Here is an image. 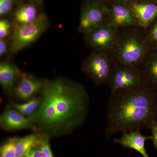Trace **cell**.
<instances>
[{
    "mask_svg": "<svg viewBox=\"0 0 157 157\" xmlns=\"http://www.w3.org/2000/svg\"><path fill=\"white\" fill-rule=\"evenodd\" d=\"M39 108L29 117L38 133L50 138L69 135L86 119L90 98L79 82L62 76L43 79Z\"/></svg>",
    "mask_w": 157,
    "mask_h": 157,
    "instance_id": "cell-1",
    "label": "cell"
},
{
    "mask_svg": "<svg viewBox=\"0 0 157 157\" xmlns=\"http://www.w3.org/2000/svg\"><path fill=\"white\" fill-rule=\"evenodd\" d=\"M155 92L144 84L135 89L111 93L105 137L109 139L118 132L150 129L157 120Z\"/></svg>",
    "mask_w": 157,
    "mask_h": 157,
    "instance_id": "cell-2",
    "label": "cell"
},
{
    "mask_svg": "<svg viewBox=\"0 0 157 157\" xmlns=\"http://www.w3.org/2000/svg\"><path fill=\"white\" fill-rule=\"evenodd\" d=\"M151 48L143 29L140 27L130 28L120 30L110 56L116 63L139 68Z\"/></svg>",
    "mask_w": 157,
    "mask_h": 157,
    "instance_id": "cell-3",
    "label": "cell"
},
{
    "mask_svg": "<svg viewBox=\"0 0 157 157\" xmlns=\"http://www.w3.org/2000/svg\"><path fill=\"white\" fill-rule=\"evenodd\" d=\"M50 25L47 15L41 13L36 21L26 24H14L11 37L10 55L14 56L40 39Z\"/></svg>",
    "mask_w": 157,
    "mask_h": 157,
    "instance_id": "cell-4",
    "label": "cell"
},
{
    "mask_svg": "<svg viewBox=\"0 0 157 157\" xmlns=\"http://www.w3.org/2000/svg\"><path fill=\"white\" fill-rule=\"evenodd\" d=\"M114 61L109 54L92 51L82 62V71L97 85L107 84Z\"/></svg>",
    "mask_w": 157,
    "mask_h": 157,
    "instance_id": "cell-5",
    "label": "cell"
},
{
    "mask_svg": "<svg viewBox=\"0 0 157 157\" xmlns=\"http://www.w3.org/2000/svg\"><path fill=\"white\" fill-rule=\"evenodd\" d=\"M107 84L111 94L135 89L143 85L144 82L140 68L114 62Z\"/></svg>",
    "mask_w": 157,
    "mask_h": 157,
    "instance_id": "cell-6",
    "label": "cell"
},
{
    "mask_svg": "<svg viewBox=\"0 0 157 157\" xmlns=\"http://www.w3.org/2000/svg\"><path fill=\"white\" fill-rule=\"evenodd\" d=\"M119 32L120 30L110 23L106 22L83 35L84 41L92 51L110 55L116 44Z\"/></svg>",
    "mask_w": 157,
    "mask_h": 157,
    "instance_id": "cell-7",
    "label": "cell"
},
{
    "mask_svg": "<svg viewBox=\"0 0 157 157\" xmlns=\"http://www.w3.org/2000/svg\"><path fill=\"white\" fill-rule=\"evenodd\" d=\"M109 22L104 3L86 0L82 6L78 27V33L84 35L99 26Z\"/></svg>",
    "mask_w": 157,
    "mask_h": 157,
    "instance_id": "cell-8",
    "label": "cell"
},
{
    "mask_svg": "<svg viewBox=\"0 0 157 157\" xmlns=\"http://www.w3.org/2000/svg\"><path fill=\"white\" fill-rule=\"evenodd\" d=\"M108 14V21L119 30L139 27L132 10L120 0H110L104 3Z\"/></svg>",
    "mask_w": 157,
    "mask_h": 157,
    "instance_id": "cell-9",
    "label": "cell"
},
{
    "mask_svg": "<svg viewBox=\"0 0 157 157\" xmlns=\"http://www.w3.org/2000/svg\"><path fill=\"white\" fill-rule=\"evenodd\" d=\"M43 79L33 74L21 71L9 99L22 103L39 95Z\"/></svg>",
    "mask_w": 157,
    "mask_h": 157,
    "instance_id": "cell-10",
    "label": "cell"
},
{
    "mask_svg": "<svg viewBox=\"0 0 157 157\" xmlns=\"http://www.w3.org/2000/svg\"><path fill=\"white\" fill-rule=\"evenodd\" d=\"M0 127L8 132L29 130L38 132L30 117L22 115L9 104H6L0 115Z\"/></svg>",
    "mask_w": 157,
    "mask_h": 157,
    "instance_id": "cell-11",
    "label": "cell"
},
{
    "mask_svg": "<svg viewBox=\"0 0 157 157\" xmlns=\"http://www.w3.org/2000/svg\"><path fill=\"white\" fill-rule=\"evenodd\" d=\"M125 4L135 14L139 27L144 32L157 18V4L148 0Z\"/></svg>",
    "mask_w": 157,
    "mask_h": 157,
    "instance_id": "cell-12",
    "label": "cell"
},
{
    "mask_svg": "<svg viewBox=\"0 0 157 157\" xmlns=\"http://www.w3.org/2000/svg\"><path fill=\"white\" fill-rule=\"evenodd\" d=\"M21 71L9 59L0 63V84L3 92L9 98L11 97Z\"/></svg>",
    "mask_w": 157,
    "mask_h": 157,
    "instance_id": "cell-13",
    "label": "cell"
},
{
    "mask_svg": "<svg viewBox=\"0 0 157 157\" xmlns=\"http://www.w3.org/2000/svg\"><path fill=\"white\" fill-rule=\"evenodd\" d=\"M119 138H115L113 141L120 144L124 148L132 149L138 152L143 157L149 156L145 147L147 140H151V136H147L141 134L139 130L130 131L122 133Z\"/></svg>",
    "mask_w": 157,
    "mask_h": 157,
    "instance_id": "cell-14",
    "label": "cell"
},
{
    "mask_svg": "<svg viewBox=\"0 0 157 157\" xmlns=\"http://www.w3.org/2000/svg\"><path fill=\"white\" fill-rule=\"evenodd\" d=\"M140 68L144 84L157 90V48H151Z\"/></svg>",
    "mask_w": 157,
    "mask_h": 157,
    "instance_id": "cell-15",
    "label": "cell"
},
{
    "mask_svg": "<svg viewBox=\"0 0 157 157\" xmlns=\"http://www.w3.org/2000/svg\"><path fill=\"white\" fill-rule=\"evenodd\" d=\"M36 3L29 2L20 5L13 14V23L26 24L33 22L41 13L39 12Z\"/></svg>",
    "mask_w": 157,
    "mask_h": 157,
    "instance_id": "cell-16",
    "label": "cell"
},
{
    "mask_svg": "<svg viewBox=\"0 0 157 157\" xmlns=\"http://www.w3.org/2000/svg\"><path fill=\"white\" fill-rule=\"evenodd\" d=\"M42 135L38 132L19 137L16 145V157H23L27 151L33 147L39 145Z\"/></svg>",
    "mask_w": 157,
    "mask_h": 157,
    "instance_id": "cell-17",
    "label": "cell"
},
{
    "mask_svg": "<svg viewBox=\"0 0 157 157\" xmlns=\"http://www.w3.org/2000/svg\"><path fill=\"white\" fill-rule=\"evenodd\" d=\"M42 98L40 95L25 102L17 103L9 99V104L24 116L29 117L36 111L41 104Z\"/></svg>",
    "mask_w": 157,
    "mask_h": 157,
    "instance_id": "cell-18",
    "label": "cell"
},
{
    "mask_svg": "<svg viewBox=\"0 0 157 157\" xmlns=\"http://www.w3.org/2000/svg\"><path fill=\"white\" fill-rule=\"evenodd\" d=\"M18 137H12L7 138L0 146V157H15L16 145Z\"/></svg>",
    "mask_w": 157,
    "mask_h": 157,
    "instance_id": "cell-19",
    "label": "cell"
},
{
    "mask_svg": "<svg viewBox=\"0 0 157 157\" xmlns=\"http://www.w3.org/2000/svg\"><path fill=\"white\" fill-rule=\"evenodd\" d=\"M13 26V21L6 17L2 18L0 20V39L10 38Z\"/></svg>",
    "mask_w": 157,
    "mask_h": 157,
    "instance_id": "cell-20",
    "label": "cell"
},
{
    "mask_svg": "<svg viewBox=\"0 0 157 157\" xmlns=\"http://www.w3.org/2000/svg\"><path fill=\"white\" fill-rule=\"evenodd\" d=\"M145 33L151 48H157V18L145 31Z\"/></svg>",
    "mask_w": 157,
    "mask_h": 157,
    "instance_id": "cell-21",
    "label": "cell"
},
{
    "mask_svg": "<svg viewBox=\"0 0 157 157\" xmlns=\"http://www.w3.org/2000/svg\"><path fill=\"white\" fill-rule=\"evenodd\" d=\"M42 135L39 147L42 157H54L52 150L50 144L51 138L46 135Z\"/></svg>",
    "mask_w": 157,
    "mask_h": 157,
    "instance_id": "cell-22",
    "label": "cell"
},
{
    "mask_svg": "<svg viewBox=\"0 0 157 157\" xmlns=\"http://www.w3.org/2000/svg\"><path fill=\"white\" fill-rule=\"evenodd\" d=\"M16 0H0V17L3 18L12 12Z\"/></svg>",
    "mask_w": 157,
    "mask_h": 157,
    "instance_id": "cell-23",
    "label": "cell"
},
{
    "mask_svg": "<svg viewBox=\"0 0 157 157\" xmlns=\"http://www.w3.org/2000/svg\"><path fill=\"white\" fill-rule=\"evenodd\" d=\"M11 40L10 38L0 39V57H3L7 54L10 53Z\"/></svg>",
    "mask_w": 157,
    "mask_h": 157,
    "instance_id": "cell-24",
    "label": "cell"
},
{
    "mask_svg": "<svg viewBox=\"0 0 157 157\" xmlns=\"http://www.w3.org/2000/svg\"><path fill=\"white\" fill-rule=\"evenodd\" d=\"M23 157H42L39 145L30 149Z\"/></svg>",
    "mask_w": 157,
    "mask_h": 157,
    "instance_id": "cell-25",
    "label": "cell"
},
{
    "mask_svg": "<svg viewBox=\"0 0 157 157\" xmlns=\"http://www.w3.org/2000/svg\"><path fill=\"white\" fill-rule=\"evenodd\" d=\"M150 129L151 131V140L152 141L154 146L157 151V120L152 123Z\"/></svg>",
    "mask_w": 157,
    "mask_h": 157,
    "instance_id": "cell-26",
    "label": "cell"
},
{
    "mask_svg": "<svg viewBox=\"0 0 157 157\" xmlns=\"http://www.w3.org/2000/svg\"><path fill=\"white\" fill-rule=\"evenodd\" d=\"M120 1H121V2L126 3L128 2H141V1H147V0H120Z\"/></svg>",
    "mask_w": 157,
    "mask_h": 157,
    "instance_id": "cell-27",
    "label": "cell"
},
{
    "mask_svg": "<svg viewBox=\"0 0 157 157\" xmlns=\"http://www.w3.org/2000/svg\"><path fill=\"white\" fill-rule=\"evenodd\" d=\"M154 98L155 104L156 109V115L157 117V90L155 92Z\"/></svg>",
    "mask_w": 157,
    "mask_h": 157,
    "instance_id": "cell-28",
    "label": "cell"
},
{
    "mask_svg": "<svg viewBox=\"0 0 157 157\" xmlns=\"http://www.w3.org/2000/svg\"><path fill=\"white\" fill-rule=\"evenodd\" d=\"M27 1L29 2L36 3L37 4H40L42 2V0H27Z\"/></svg>",
    "mask_w": 157,
    "mask_h": 157,
    "instance_id": "cell-29",
    "label": "cell"
},
{
    "mask_svg": "<svg viewBox=\"0 0 157 157\" xmlns=\"http://www.w3.org/2000/svg\"><path fill=\"white\" fill-rule=\"evenodd\" d=\"M94 1H97V2H100L105 3L108 2L110 0H94Z\"/></svg>",
    "mask_w": 157,
    "mask_h": 157,
    "instance_id": "cell-30",
    "label": "cell"
},
{
    "mask_svg": "<svg viewBox=\"0 0 157 157\" xmlns=\"http://www.w3.org/2000/svg\"><path fill=\"white\" fill-rule=\"evenodd\" d=\"M148 1L152 2L157 4V0H148Z\"/></svg>",
    "mask_w": 157,
    "mask_h": 157,
    "instance_id": "cell-31",
    "label": "cell"
}]
</instances>
